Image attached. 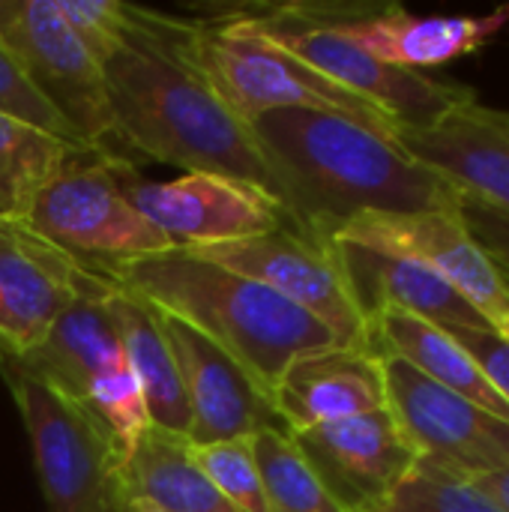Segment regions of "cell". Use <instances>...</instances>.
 <instances>
[{
    "label": "cell",
    "instance_id": "cell-7",
    "mask_svg": "<svg viewBox=\"0 0 509 512\" xmlns=\"http://www.w3.org/2000/svg\"><path fill=\"white\" fill-rule=\"evenodd\" d=\"M108 150H72L36 195L24 225L90 267L174 252L177 243L147 222L120 189V165Z\"/></svg>",
    "mask_w": 509,
    "mask_h": 512
},
{
    "label": "cell",
    "instance_id": "cell-9",
    "mask_svg": "<svg viewBox=\"0 0 509 512\" xmlns=\"http://www.w3.org/2000/svg\"><path fill=\"white\" fill-rule=\"evenodd\" d=\"M0 42L87 147L114 153L102 66L69 27L57 0H0Z\"/></svg>",
    "mask_w": 509,
    "mask_h": 512
},
{
    "label": "cell",
    "instance_id": "cell-4",
    "mask_svg": "<svg viewBox=\"0 0 509 512\" xmlns=\"http://www.w3.org/2000/svg\"><path fill=\"white\" fill-rule=\"evenodd\" d=\"M0 375L33 444L48 512H132L126 453L108 426L78 399L0 354Z\"/></svg>",
    "mask_w": 509,
    "mask_h": 512
},
{
    "label": "cell",
    "instance_id": "cell-28",
    "mask_svg": "<svg viewBox=\"0 0 509 512\" xmlns=\"http://www.w3.org/2000/svg\"><path fill=\"white\" fill-rule=\"evenodd\" d=\"M84 405L108 426V432L117 438V444L123 447L126 459L132 456V450L138 447L141 435L150 429V414H147V402L141 393V384L135 378V372L129 369L126 357L108 369H102L87 396Z\"/></svg>",
    "mask_w": 509,
    "mask_h": 512
},
{
    "label": "cell",
    "instance_id": "cell-17",
    "mask_svg": "<svg viewBox=\"0 0 509 512\" xmlns=\"http://www.w3.org/2000/svg\"><path fill=\"white\" fill-rule=\"evenodd\" d=\"M509 24V3L489 15H411L402 6H336V27L366 54L399 69H432L480 51Z\"/></svg>",
    "mask_w": 509,
    "mask_h": 512
},
{
    "label": "cell",
    "instance_id": "cell-10",
    "mask_svg": "<svg viewBox=\"0 0 509 512\" xmlns=\"http://www.w3.org/2000/svg\"><path fill=\"white\" fill-rule=\"evenodd\" d=\"M387 411L417 462L474 480L509 468V423L429 381L393 354H378Z\"/></svg>",
    "mask_w": 509,
    "mask_h": 512
},
{
    "label": "cell",
    "instance_id": "cell-3",
    "mask_svg": "<svg viewBox=\"0 0 509 512\" xmlns=\"http://www.w3.org/2000/svg\"><path fill=\"white\" fill-rule=\"evenodd\" d=\"M99 273L207 336L270 402L294 360L342 348L330 327L273 288L180 249L111 261Z\"/></svg>",
    "mask_w": 509,
    "mask_h": 512
},
{
    "label": "cell",
    "instance_id": "cell-19",
    "mask_svg": "<svg viewBox=\"0 0 509 512\" xmlns=\"http://www.w3.org/2000/svg\"><path fill=\"white\" fill-rule=\"evenodd\" d=\"M336 243H339V258H342L354 303L363 312L366 324L378 312L396 309V312L423 318L447 333L492 330L486 318L465 297H459L453 285H447L435 270L408 258L366 249V246H354L342 240Z\"/></svg>",
    "mask_w": 509,
    "mask_h": 512
},
{
    "label": "cell",
    "instance_id": "cell-22",
    "mask_svg": "<svg viewBox=\"0 0 509 512\" xmlns=\"http://www.w3.org/2000/svg\"><path fill=\"white\" fill-rule=\"evenodd\" d=\"M120 360L123 348L105 312V300H72L48 336L33 351L18 357V363H24L33 375L78 402H84L93 378Z\"/></svg>",
    "mask_w": 509,
    "mask_h": 512
},
{
    "label": "cell",
    "instance_id": "cell-15",
    "mask_svg": "<svg viewBox=\"0 0 509 512\" xmlns=\"http://www.w3.org/2000/svg\"><path fill=\"white\" fill-rule=\"evenodd\" d=\"M396 147L459 195L509 213V114L468 99L426 126H399Z\"/></svg>",
    "mask_w": 509,
    "mask_h": 512
},
{
    "label": "cell",
    "instance_id": "cell-29",
    "mask_svg": "<svg viewBox=\"0 0 509 512\" xmlns=\"http://www.w3.org/2000/svg\"><path fill=\"white\" fill-rule=\"evenodd\" d=\"M0 114L15 117L39 132H48L72 147H87L72 132V126L57 114V108L33 87V81L27 78V72L18 66V60L3 42H0Z\"/></svg>",
    "mask_w": 509,
    "mask_h": 512
},
{
    "label": "cell",
    "instance_id": "cell-6",
    "mask_svg": "<svg viewBox=\"0 0 509 512\" xmlns=\"http://www.w3.org/2000/svg\"><path fill=\"white\" fill-rule=\"evenodd\" d=\"M237 21L333 84L372 102L399 126H426L450 108L477 99V93L459 81H441L375 60L336 27V6L291 3L267 15H243Z\"/></svg>",
    "mask_w": 509,
    "mask_h": 512
},
{
    "label": "cell",
    "instance_id": "cell-20",
    "mask_svg": "<svg viewBox=\"0 0 509 512\" xmlns=\"http://www.w3.org/2000/svg\"><path fill=\"white\" fill-rule=\"evenodd\" d=\"M105 312L114 324L123 357L141 384L150 426L180 435V438H189L192 411L186 402V390L180 381L174 351L159 324L156 306L126 288H117L105 300Z\"/></svg>",
    "mask_w": 509,
    "mask_h": 512
},
{
    "label": "cell",
    "instance_id": "cell-12",
    "mask_svg": "<svg viewBox=\"0 0 509 512\" xmlns=\"http://www.w3.org/2000/svg\"><path fill=\"white\" fill-rule=\"evenodd\" d=\"M117 288L24 222L0 219V354L33 351L72 300H108Z\"/></svg>",
    "mask_w": 509,
    "mask_h": 512
},
{
    "label": "cell",
    "instance_id": "cell-32",
    "mask_svg": "<svg viewBox=\"0 0 509 512\" xmlns=\"http://www.w3.org/2000/svg\"><path fill=\"white\" fill-rule=\"evenodd\" d=\"M477 492H483L492 504H498L501 510L509 512V468L504 471H492V474H483V477H474L468 480Z\"/></svg>",
    "mask_w": 509,
    "mask_h": 512
},
{
    "label": "cell",
    "instance_id": "cell-1",
    "mask_svg": "<svg viewBox=\"0 0 509 512\" xmlns=\"http://www.w3.org/2000/svg\"><path fill=\"white\" fill-rule=\"evenodd\" d=\"M198 24L123 3L120 45L102 60L114 138L156 162L246 180L279 198L249 129L189 63Z\"/></svg>",
    "mask_w": 509,
    "mask_h": 512
},
{
    "label": "cell",
    "instance_id": "cell-2",
    "mask_svg": "<svg viewBox=\"0 0 509 512\" xmlns=\"http://www.w3.org/2000/svg\"><path fill=\"white\" fill-rule=\"evenodd\" d=\"M273 171L276 192L297 228L336 240L363 213H450L462 195L405 156L393 141L351 117L279 108L249 120Z\"/></svg>",
    "mask_w": 509,
    "mask_h": 512
},
{
    "label": "cell",
    "instance_id": "cell-21",
    "mask_svg": "<svg viewBox=\"0 0 509 512\" xmlns=\"http://www.w3.org/2000/svg\"><path fill=\"white\" fill-rule=\"evenodd\" d=\"M369 345L375 354H393L405 360L429 381L453 390L456 396L480 405L483 411L509 423V405L486 381V375L471 360V354L447 330L423 318L384 309L369 321Z\"/></svg>",
    "mask_w": 509,
    "mask_h": 512
},
{
    "label": "cell",
    "instance_id": "cell-11",
    "mask_svg": "<svg viewBox=\"0 0 509 512\" xmlns=\"http://www.w3.org/2000/svg\"><path fill=\"white\" fill-rule=\"evenodd\" d=\"M120 189L147 222L177 243V249L249 240L294 222L279 198L225 174L195 171L153 183L141 180L132 162H123Z\"/></svg>",
    "mask_w": 509,
    "mask_h": 512
},
{
    "label": "cell",
    "instance_id": "cell-18",
    "mask_svg": "<svg viewBox=\"0 0 509 512\" xmlns=\"http://www.w3.org/2000/svg\"><path fill=\"white\" fill-rule=\"evenodd\" d=\"M273 408L291 435L384 411L387 390L381 357L360 348H327L306 354L282 375Z\"/></svg>",
    "mask_w": 509,
    "mask_h": 512
},
{
    "label": "cell",
    "instance_id": "cell-26",
    "mask_svg": "<svg viewBox=\"0 0 509 512\" xmlns=\"http://www.w3.org/2000/svg\"><path fill=\"white\" fill-rule=\"evenodd\" d=\"M192 459L201 468V474L210 480V486L234 507L237 512H270L261 471L255 462V435L231 438L219 444H192Z\"/></svg>",
    "mask_w": 509,
    "mask_h": 512
},
{
    "label": "cell",
    "instance_id": "cell-13",
    "mask_svg": "<svg viewBox=\"0 0 509 512\" xmlns=\"http://www.w3.org/2000/svg\"><path fill=\"white\" fill-rule=\"evenodd\" d=\"M336 240L366 246L384 255L417 261L435 270L459 297H465L486 324L509 339V282L471 237L462 216L450 213H363L351 219Z\"/></svg>",
    "mask_w": 509,
    "mask_h": 512
},
{
    "label": "cell",
    "instance_id": "cell-14",
    "mask_svg": "<svg viewBox=\"0 0 509 512\" xmlns=\"http://www.w3.org/2000/svg\"><path fill=\"white\" fill-rule=\"evenodd\" d=\"M291 438L348 512L375 510L417 465L387 408L324 423Z\"/></svg>",
    "mask_w": 509,
    "mask_h": 512
},
{
    "label": "cell",
    "instance_id": "cell-30",
    "mask_svg": "<svg viewBox=\"0 0 509 512\" xmlns=\"http://www.w3.org/2000/svg\"><path fill=\"white\" fill-rule=\"evenodd\" d=\"M465 228L471 237L483 246V252L495 261V267L504 273L509 282V213L498 210L492 204H483L477 198L462 195V210H459Z\"/></svg>",
    "mask_w": 509,
    "mask_h": 512
},
{
    "label": "cell",
    "instance_id": "cell-16",
    "mask_svg": "<svg viewBox=\"0 0 509 512\" xmlns=\"http://www.w3.org/2000/svg\"><path fill=\"white\" fill-rule=\"evenodd\" d=\"M156 312L180 369V381L192 411L189 441L195 447L258 435L261 429H285L273 402L246 378V372L228 354H222L186 321L162 309Z\"/></svg>",
    "mask_w": 509,
    "mask_h": 512
},
{
    "label": "cell",
    "instance_id": "cell-33",
    "mask_svg": "<svg viewBox=\"0 0 509 512\" xmlns=\"http://www.w3.org/2000/svg\"><path fill=\"white\" fill-rule=\"evenodd\" d=\"M135 512H162V510H153V507H138Z\"/></svg>",
    "mask_w": 509,
    "mask_h": 512
},
{
    "label": "cell",
    "instance_id": "cell-5",
    "mask_svg": "<svg viewBox=\"0 0 509 512\" xmlns=\"http://www.w3.org/2000/svg\"><path fill=\"white\" fill-rule=\"evenodd\" d=\"M189 63L243 123L279 108H312L351 117L396 144L399 123L393 117L279 51L258 33L246 30L237 18L198 24L189 45Z\"/></svg>",
    "mask_w": 509,
    "mask_h": 512
},
{
    "label": "cell",
    "instance_id": "cell-27",
    "mask_svg": "<svg viewBox=\"0 0 509 512\" xmlns=\"http://www.w3.org/2000/svg\"><path fill=\"white\" fill-rule=\"evenodd\" d=\"M372 512H504L468 480L417 462Z\"/></svg>",
    "mask_w": 509,
    "mask_h": 512
},
{
    "label": "cell",
    "instance_id": "cell-25",
    "mask_svg": "<svg viewBox=\"0 0 509 512\" xmlns=\"http://www.w3.org/2000/svg\"><path fill=\"white\" fill-rule=\"evenodd\" d=\"M255 462L270 512H348L300 453L291 432L261 429L255 435Z\"/></svg>",
    "mask_w": 509,
    "mask_h": 512
},
{
    "label": "cell",
    "instance_id": "cell-8",
    "mask_svg": "<svg viewBox=\"0 0 509 512\" xmlns=\"http://www.w3.org/2000/svg\"><path fill=\"white\" fill-rule=\"evenodd\" d=\"M180 252L273 288L294 306L315 315L324 327H330L342 348L372 351L369 324L354 303L336 240L315 237L291 222L273 234Z\"/></svg>",
    "mask_w": 509,
    "mask_h": 512
},
{
    "label": "cell",
    "instance_id": "cell-23",
    "mask_svg": "<svg viewBox=\"0 0 509 512\" xmlns=\"http://www.w3.org/2000/svg\"><path fill=\"white\" fill-rule=\"evenodd\" d=\"M126 483L135 510L237 512L195 465L192 441L153 426L141 435L126 462Z\"/></svg>",
    "mask_w": 509,
    "mask_h": 512
},
{
    "label": "cell",
    "instance_id": "cell-24",
    "mask_svg": "<svg viewBox=\"0 0 509 512\" xmlns=\"http://www.w3.org/2000/svg\"><path fill=\"white\" fill-rule=\"evenodd\" d=\"M72 150L81 147L0 114V219L24 222L36 195L63 168Z\"/></svg>",
    "mask_w": 509,
    "mask_h": 512
},
{
    "label": "cell",
    "instance_id": "cell-31",
    "mask_svg": "<svg viewBox=\"0 0 509 512\" xmlns=\"http://www.w3.org/2000/svg\"><path fill=\"white\" fill-rule=\"evenodd\" d=\"M450 336L471 354V360L480 366L486 381L509 405V339L495 330H456Z\"/></svg>",
    "mask_w": 509,
    "mask_h": 512
}]
</instances>
